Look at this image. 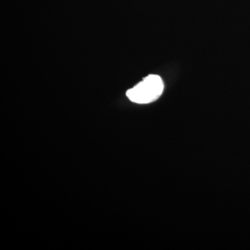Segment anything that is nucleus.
I'll list each match as a JSON object with an SVG mask.
<instances>
[{
	"mask_svg": "<svg viewBox=\"0 0 250 250\" xmlns=\"http://www.w3.org/2000/svg\"><path fill=\"white\" fill-rule=\"evenodd\" d=\"M164 89V82L159 75H150L126 92V96L134 103L144 104L158 100Z\"/></svg>",
	"mask_w": 250,
	"mask_h": 250,
	"instance_id": "f257e3e1",
	"label": "nucleus"
}]
</instances>
